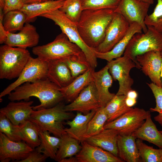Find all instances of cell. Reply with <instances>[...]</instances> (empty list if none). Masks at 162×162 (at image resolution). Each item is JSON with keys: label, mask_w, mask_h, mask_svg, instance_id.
<instances>
[{"label": "cell", "mask_w": 162, "mask_h": 162, "mask_svg": "<svg viewBox=\"0 0 162 162\" xmlns=\"http://www.w3.org/2000/svg\"><path fill=\"white\" fill-rule=\"evenodd\" d=\"M40 16L51 20L59 26L62 32L67 36L69 40L81 50L91 67L95 69L98 65L97 58L92 49L81 38L76 24L68 19L59 9L43 14Z\"/></svg>", "instance_id": "obj_7"}, {"label": "cell", "mask_w": 162, "mask_h": 162, "mask_svg": "<svg viewBox=\"0 0 162 162\" xmlns=\"http://www.w3.org/2000/svg\"><path fill=\"white\" fill-rule=\"evenodd\" d=\"M23 5L22 0H0V8L4 14L10 11L20 10Z\"/></svg>", "instance_id": "obj_41"}, {"label": "cell", "mask_w": 162, "mask_h": 162, "mask_svg": "<svg viewBox=\"0 0 162 162\" xmlns=\"http://www.w3.org/2000/svg\"><path fill=\"white\" fill-rule=\"evenodd\" d=\"M50 134L47 130H40L39 132L40 144L35 149L48 158L55 160L59 147L61 138L51 136Z\"/></svg>", "instance_id": "obj_28"}, {"label": "cell", "mask_w": 162, "mask_h": 162, "mask_svg": "<svg viewBox=\"0 0 162 162\" xmlns=\"http://www.w3.org/2000/svg\"><path fill=\"white\" fill-rule=\"evenodd\" d=\"M136 138L133 134L118 135L117 146L118 157L124 162H140V158L136 144Z\"/></svg>", "instance_id": "obj_25"}, {"label": "cell", "mask_w": 162, "mask_h": 162, "mask_svg": "<svg viewBox=\"0 0 162 162\" xmlns=\"http://www.w3.org/2000/svg\"><path fill=\"white\" fill-rule=\"evenodd\" d=\"M64 1L50 0L38 3L24 4L20 10L26 15L27 22H28L43 14L59 9L63 5Z\"/></svg>", "instance_id": "obj_27"}, {"label": "cell", "mask_w": 162, "mask_h": 162, "mask_svg": "<svg viewBox=\"0 0 162 162\" xmlns=\"http://www.w3.org/2000/svg\"><path fill=\"white\" fill-rule=\"evenodd\" d=\"M95 69L90 68L84 73L76 78L68 85L59 88L65 100L70 103L74 100L80 92L93 82Z\"/></svg>", "instance_id": "obj_22"}, {"label": "cell", "mask_w": 162, "mask_h": 162, "mask_svg": "<svg viewBox=\"0 0 162 162\" xmlns=\"http://www.w3.org/2000/svg\"><path fill=\"white\" fill-rule=\"evenodd\" d=\"M129 26L122 15L115 12L106 29L104 40L97 48L93 49L100 52L110 51L123 38Z\"/></svg>", "instance_id": "obj_11"}, {"label": "cell", "mask_w": 162, "mask_h": 162, "mask_svg": "<svg viewBox=\"0 0 162 162\" xmlns=\"http://www.w3.org/2000/svg\"><path fill=\"white\" fill-rule=\"evenodd\" d=\"M26 14L20 10L9 11L4 14L3 25L5 31L13 32L20 31L27 22Z\"/></svg>", "instance_id": "obj_31"}, {"label": "cell", "mask_w": 162, "mask_h": 162, "mask_svg": "<svg viewBox=\"0 0 162 162\" xmlns=\"http://www.w3.org/2000/svg\"><path fill=\"white\" fill-rule=\"evenodd\" d=\"M132 134L136 138L146 141L162 148V133L153 122L150 111L144 123Z\"/></svg>", "instance_id": "obj_26"}, {"label": "cell", "mask_w": 162, "mask_h": 162, "mask_svg": "<svg viewBox=\"0 0 162 162\" xmlns=\"http://www.w3.org/2000/svg\"><path fill=\"white\" fill-rule=\"evenodd\" d=\"M26 48L4 44L0 47V78L12 80L18 78L30 58Z\"/></svg>", "instance_id": "obj_4"}, {"label": "cell", "mask_w": 162, "mask_h": 162, "mask_svg": "<svg viewBox=\"0 0 162 162\" xmlns=\"http://www.w3.org/2000/svg\"><path fill=\"white\" fill-rule=\"evenodd\" d=\"M61 141L55 160L61 162L63 159L75 156L80 151L81 146L77 140L67 133L61 137Z\"/></svg>", "instance_id": "obj_29"}, {"label": "cell", "mask_w": 162, "mask_h": 162, "mask_svg": "<svg viewBox=\"0 0 162 162\" xmlns=\"http://www.w3.org/2000/svg\"><path fill=\"white\" fill-rule=\"evenodd\" d=\"M62 102L51 108L33 110L29 120L35 123L40 130H47L54 136L61 137L66 133L64 121L71 119L73 114L66 111Z\"/></svg>", "instance_id": "obj_3"}, {"label": "cell", "mask_w": 162, "mask_h": 162, "mask_svg": "<svg viewBox=\"0 0 162 162\" xmlns=\"http://www.w3.org/2000/svg\"><path fill=\"white\" fill-rule=\"evenodd\" d=\"M127 96L128 98L136 99L138 94L136 91L132 89L128 92Z\"/></svg>", "instance_id": "obj_45"}, {"label": "cell", "mask_w": 162, "mask_h": 162, "mask_svg": "<svg viewBox=\"0 0 162 162\" xmlns=\"http://www.w3.org/2000/svg\"><path fill=\"white\" fill-rule=\"evenodd\" d=\"M149 111L132 108L118 118L105 124L104 128L115 129L121 135L132 134L144 123Z\"/></svg>", "instance_id": "obj_10"}, {"label": "cell", "mask_w": 162, "mask_h": 162, "mask_svg": "<svg viewBox=\"0 0 162 162\" xmlns=\"http://www.w3.org/2000/svg\"><path fill=\"white\" fill-rule=\"evenodd\" d=\"M59 88L48 78L26 82L15 88L8 95V99L11 101H28L30 97H34L40 104L34 106L33 110L50 108L64 100Z\"/></svg>", "instance_id": "obj_1"}, {"label": "cell", "mask_w": 162, "mask_h": 162, "mask_svg": "<svg viewBox=\"0 0 162 162\" xmlns=\"http://www.w3.org/2000/svg\"><path fill=\"white\" fill-rule=\"evenodd\" d=\"M33 102V101H11L0 109V113L14 124L19 125L29 120L33 110L34 106H32Z\"/></svg>", "instance_id": "obj_18"}, {"label": "cell", "mask_w": 162, "mask_h": 162, "mask_svg": "<svg viewBox=\"0 0 162 162\" xmlns=\"http://www.w3.org/2000/svg\"><path fill=\"white\" fill-rule=\"evenodd\" d=\"M120 0H80L83 10L102 9H115Z\"/></svg>", "instance_id": "obj_38"}, {"label": "cell", "mask_w": 162, "mask_h": 162, "mask_svg": "<svg viewBox=\"0 0 162 162\" xmlns=\"http://www.w3.org/2000/svg\"><path fill=\"white\" fill-rule=\"evenodd\" d=\"M144 2L148 3L151 4H152L154 3V0H139Z\"/></svg>", "instance_id": "obj_48"}, {"label": "cell", "mask_w": 162, "mask_h": 162, "mask_svg": "<svg viewBox=\"0 0 162 162\" xmlns=\"http://www.w3.org/2000/svg\"><path fill=\"white\" fill-rule=\"evenodd\" d=\"M48 62L31 57L17 79L0 94V98L8 95L17 87L26 82L47 78Z\"/></svg>", "instance_id": "obj_8"}, {"label": "cell", "mask_w": 162, "mask_h": 162, "mask_svg": "<svg viewBox=\"0 0 162 162\" xmlns=\"http://www.w3.org/2000/svg\"><path fill=\"white\" fill-rule=\"evenodd\" d=\"M0 132L4 134L12 141L18 142L23 140L20 126L13 124L4 115L1 113Z\"/></svg>", "instance_id": "obj_36"}, {"label": "cell", "mask_w": 162, "mask_h": 162, "mask_svg": "<svg viewBox=\"0 0 162 162\" xmlns=\"http://www.w3.org/2000/svg\"><path fill=\"white\" fill-rule=\"evenodd\" d=\"M39 38L36 27L27 22L18 33L7 32L4 44L12 47L26 49L36 46Z\"/></svg>", "instance_id": "obj_16"}, {"label": "cell", "mask_w": 162, "mask_h": 162, "mask_svg": "<svg viewBox=\"0 0 162 162\" xmlns=\"http://www.w3.org/2000/svg\"><path fill=\"white\" fill-rule=\"evenodd\" d=\"M161 53L162 56V50L161 51ZM160 77L162 78V62L161 64V71L160 73Z\"/></svg>", "instance_id": "obj_49"}, {"label": "cell", "mask_w": 162, "mask_h": 162, "mask_svg": "<svg viewBox=\"0 0 162 162\" xmlns=\"http://www.w3.org/2000/svg\"><path fill=\"white\" fill-rule=\"evenodd\" d=\"M48 62L47 78L60 88L67 86L75 79L62 59L51 60Z\"/></svg>", "instance_id": "obj_20"}, {"label": "cell", "mask_w": 162, "mask_h": 162, "mask_svg": "<svg viewBox=\"0 0 162 162\" xmlns=\"http://www.w3.org/2000/svg\"><path fill=\"white\" fill-rule=\"evenodd\" d=\"M19 126L23 137V141L34 149L38 147L40 143V130L38 127L29 120Z\"/></svg>", "instance_id": "obj_32"}, {"label": "cell", "mask_w": 162, "mask_h": 162, "mask_svg": "<svg viewBox=\"0 0 162 162\" xmlns=\"http://www.w3.org/2000/svg\"><path fill=\"white\" fill-rule=\"evenodd\" d=\"M32 51L40 59L47 62L63 59L84 53L78 46L71 42L62 32L53 41L33 47Z\"/></svg>", "instance_id": "obj_6"}, {"label": "cell", "mask_w": 162, "mask_h": 162, "mask_svg": "<svg viewBox=\"0 0 162 162\" xmlns=\"http://www.w3.org/2000/svg\"><path fill=\"white\" fill-rule=\"evenodd\" d=\"M4 14L2 10L0 8V43L4 44L7 37V32L5 30L3 25Z\"/></svg>", "instance_id": "obj_43"}, {"label": "cell", "mask_w": 162, "mask_h": 162, "mask_svg": "<svg viewBox=\"0 0 162 162\" xmlns=\"http://www.w3.org/2000/svg\"><path fill=\"white\" fill-rule=\"evenodd\" d=\"M137 62L142 72L153 83L162 87L160 79L162 56L161 51H152L137 56Z\"/></svg>", "instance_id": "obj_15"}, {"label": "cell", "mask_w": 162, "mask_h": 162, "mask_svg": "<svg viewBox=\"0 0 162 162\" xmlns=\"http://www.w3.org/2000/svg\"><path fill=\"white\" fill-rule=\"evenodd\" d=\"M69 68L74 79L91 68L84 53L62 59Z\"/></svg>", "instance_id": "obj_34"}, {"label": "cell", "mask_w": 162, "mask_h": 162, "mask_svg": "<svg viewBox=\"0 0 162 162\" xmlns=\"http://www.w3.org/2000/svg\"><path fill=\"white\" fill-rule=\"evenodd\" d=\"M107 62L106 65L113 79L118 82L119 87L116 94L127 95L132 90L134 81L130 75V72L132 68H136L135 63L124 55Z\"/></svg>", "instance_id": "obj_9"}, {"label": "cell", "mask_w": 162, "mask_h": 162, "mask_svg": "<svg viewBox=\"0 0 162 162\" xmlns=\"http://www.w3.org/2000/svg\"><path fill=\"white\" fill-rule=\"evenodd\" d=\"M34 150L23 141L15 142L0 132V161L8 162L26 158Z\"/></svg>", "instance_id": "obj_13"}, {"label": "cell", "mask_w": 162, "mask_h": 162, "mask_svg": "<svg viewBox=\"0 0 162 162\" xmlns=\"http://www.w3.org/2000/svg\"><path fill=\"white\" fill-rule=\"evenodd\" d=\"M100 107L97 91L92 82L74 100L65 105L64 109L68 112L77 111L86 114Z\"/></svg>", "instance_id": "obj_14"}, {"label": "cell", "mask_w": 162, "mask_h": 162, "mask_svg": "<svg viewBox=\"0 0 162 162\" xmlns=\"http://www.w3.org/2000/svg\"><path fill=\"white\" fill-rule=\"evenodd\" d=\"M49 0H22L24 4L38 3Z\"/></svg>", "instance_id": "obj_46"}, {"label": "cell", "mask_w": 162, "mask_h": 162, "mask_svg": "<svg viewBox=\"0 0 162 162\" xmlns=\"http://www.w3.org/2000/svg\"><path fill=\"white\" fill-rule=\"evenodd\" d=\"M147 27L145 33H137L133 36L124 53L135 63L138 69H141V67L136 60L137 56L150 51L162 50V33L152 26Z\"/></svg>", "instance_id": "obj_5"}, {"label": "cell", "mask_w": 162, "mask_h": 162, "mask_svg": "<svg viewBox=\"0 0 162 162\" xmlns=\"http://www.w3.org/2000/svg\"><path fill=\"white\" fill-rule=\"evenodd\" d=\"M153 12L146 17L144 22L147 26H152L162 33V0H157Z\"/></svg>", "instance_id": "obj_39"}, {"label": "cell", "mask_w": 162, "mask_h": 162, "mask_svg": "<svg viewBox=\"0 0 162 162\" xmlns=\"http://www.w3.org/2000/svg\"><path fill=\"white\" fill-rule=\"evenodd\" d=\"M113 80L107 65L94 73L93 82L101 107H105L116 95L109 91V88L112 85Z\"/></svg>", "instance_id": "obj_19"}, {"label": "cell", "mask_w": 162, "mask_h": 162, "mask_svg": "<svg viewBox=\"0 0 162 162\" xmlns=\"http://www.w3.org/2000/svg\"><path fill=\"white\" fill-rule=\"evenodd\" d=\"M118 131L113 129H104L101 132L87 139L89 144L99 147L118 157L117 140Z\"/></svg>", "instance_id": "obj_24"}, {"label": "cell", "mask_w": 162, "mask_h": 162, "mask_svg": "<svg viewBox=\"0 0 162 162\" xmlns=\"http://www.w3.org/2000/svg\"><path fill=\"white\" fill-rule=\"evenodd\" d=\"M136 144L142 162H162V148L155 149L136 138Z\"/></svg>", "instance_id": "obj_35"}, {"label": "cell", "mask_w": 162, "mask_h": 162, "mask_svg": "<svg viewBox=\"0 0 162 162\" xmlns=\"http://www.w3.org/2000/svg\"><path fill=\"white\" fill-rule=\"evenodd\" d=\"M160 131L161 133H162V130H160Z\"/></svg>", "instance_id": "obj_50"}, {"label": "cell", "mask_w": 162, "mask_h": 162, "mask_svg": "<svg viewBox=\"0 0 162 162\" xmlns=\"http://www.w3.org/2000/svg\"><path fill=\"white\" fill-rule=\"evenodd\" d=\"M127 105L130 107L134 106L136 103V99L128 98L127 97L125 100Z\"/></svg>", "instance_id": "obj_44"}, {"label": "cell", "mask_w": 162, "mask_h": 162, "mask_svg": "<svg viewBox=\"0 0 162 162\" xmlns=\"http://www.w3.org/2000/svg\"><path fill=\"white\" fill-rule=\"evenodd\" d=\"M59 9L76 24L83 11L80 0H65Z\"/></svg>", "instance_id": "obj_37"}, {"label": "cell", "mask_w": 162, "mask_h": 162, "mask_svg": "<svg viewBox=\"0 0 162 162\" xmlns=\"http://www.w3.org/2000/svg\"><path fill=\"white\" fill-rule=\"evenodd\" d=\"M151 4L139 0H120L114 12L122 15L129 23L139 24L144 33L147 30L144 20Z\"/></svg>", "instance_id": "obj_12"}, {"label": "cell", "mask_w": 162, "mask_h": 162, "mask_svg": "<svg viewBox=\"0 0 162 162\" xmlns=\"http://www.w3.org/2000/svg\"><path fill=\"white\" fill-rule=\"evenodd\" d=\"M107 119V116L104 107H100L98 108L88 124L85 140L103 130L104 126Z\"/></svg>", "instance_id": "obj_33"}, {"label": "cell", "mask_w": 162, "mask_h": 162, "mask_svg": "<svg viewBox=\"0 0 162 162\" xmlns=\"http://www.w3.org/2000/svg\"><path fill=\"white\" fill-rule=\"evenodd\" d=\"M147 84L152 90L156 102L155 107L150 108V110L151 112H158V114L154 117V119L162 127V87L153 82L147 83Z\"/></svg>", "instance_id": "obj_40"}, {"label": "cell", "mask_w": 162, "mask_h": 162, "mask_svg": "<svg viewBox=\"0 0 162 162\" xmlns=\"http://www.w3.org/2000/svg\"><path fill=\"white\" fill-rule=\"evenodd\" d=\"M127 95L116 94L104 107L107 115V122L118 118L133 108L128 106L125 102Z\"/></svg>", "instance_id": "obj_30"}, {"label": "cell", "mask_w": 162, "mask_h": 162, "mask_svg": "<svg viewBox=\"0 0 162 162\" xmlns=\"http://www.w3.org/2000/svg\"><path fill=\"white\" fill-rule=\"evenodd\" d=\"M47 158L44 154L34 149L30 153L26 158L19 162H43Z\"/></svg>", "instance_id": "obj_42"}, {"label": "cell", "mask_w": 162, "mask_h": 162, "mask_svg": "<svg viewBox=\"0 0 162 162\" xmlns=\"http://www.w3.org/2000/svg\"><path fill=\"white\" fill-rule=\"evenodd\" d=\"M61 162H76L75 157H69L62 160Z\"/></svg>", "instance_id": "obj_47"}, {"label": "cell", "mask_w": 162, "mask_h": 162, "mask_svg": "<svg viewBox=\"0 0 162 162\" xmlns=\"http://www.w3.org/2000/svg\"><path fill=\"white\" fill-rule=\"evenodd\" d=\"M142 28L138 23L134 22L130 25L129 28L123 38L110 51L100 52L92 49L97 58L109 62L120 57L124 54L126 47L133 36L137 33H142Z\"/></svg>", "instance_id": "obj_21"}, {"label": "cell", "mask_w": 162, "mask_h": 162, "mask_svg": "<svg viewBox=\"0 0 162 162\" xmlns=\"http://www.w3.org/2000/svg\"></svg>", "instance_id": "obj_51"}, {"label": "cell", "mask_w": 162, "mask_h": 162, "mask_svg": "<svg viewBox=\"0 0 162 162\" xmlns=\"http://www.w3.org/2000/svg\"><path fill=\"white\" fill-rule=\"evenodd\" d=\"M81 143V148L75 156L76 162H124L118 157L86 140Z\"/></svg>", "instance_id": "obj_17"}, {"label": "cell", "mask_w": 162, "mask_h": 162, "mask_svg": "<svg viewBox=\"0 0 162 162\" xmlns=\"http://www.w3.org/2000/svg\"><path fill=\"white\" fill-rule=\"evenodd\" d=\"M97 110H92L86 114H82L78 112L72 120H68L64 123V124L69 126V128H65L66 132L80 142L85 141L88 124Z\"/></svg>", "instance_id": "obj_23"}, {"label": "cell", "mask_w": 162, "mask_h": 162, "mask_svg": "<svg viewBox=\"0 0 162 162\" xmlns=\"http://www.w3.org/2000/svg\"><path fill=\"white\" fill-rule=\"evenodd\" d=\"M114 10L106 8L82 11L76 26L81 38L91 48H96L104 40Z\"/></svg>", "instance_id": "obj_2"}]
</instances>
